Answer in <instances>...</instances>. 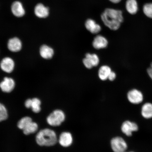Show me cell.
I'll return each mask as SVG.
<instances>
[{"label":"cell","instance_id":"cell-1","mask_svg":"<svg viewBox=\"0 0 152 152\" xmlns=\"http://www.w3.org/2000/svg\"><path fill=\"white\" fill-rule=\"evenodd\" d=\"M101 18L106 26L114 31L119 29L124 20L122 11L112 8L105 9Z\"/></svg>","mask_w":152,"mask_h":152},{"label":"cell","instance_id":"cell-2","mask_svg":"<svg viewBox=\"0 0 152 152\" xmlns=\"http://www.w3.org/2000/svg\"><path fill=\"white\" fill-rule=\"evenodd\" d=\"M36 140L38 145L47 147L54 145L58 141L56 132L49 129H43L38 132Z\"/></svg>","mask_w":152,"mask_h":152},{"label":"cell","instance_id":"cell-3","mask_svg":"<svg viewBox=\"0 0 152 152\" xmlns=\"http://www.w3.org/2000/svg\"><path fill=\"white\" fill-rule=\"evenodd\" d=\"M65 115L64 112L60 110H56L53 111L47 118L48 123L50 126H60L65 120Z\"/></svg>","mask_w":152,"mask_h":152},{"label":"cell","instance_id":"cell-4","mask_svg":"<svg viewBox=\"0 0 152 152\" xmlns=\"http://www.w3.org/2000/svg\"><path fill=\"white\" fill-rule=\"evenodd\" d=\"M111 146L114 152H125L128 147V144L124 139L118 136L112 139Z\"/></svg>","mask_w":152,"mask_h":152},{"label":"cell","instance_id":"cell-5","mask_svg":"<svg viewBox=\"0 0 152 152\" xmlns=\"http://www.w3.org/2000/svg\"><path fill=\"white\" fill-rule=\"evenodd\" d=\"M121 129V132L125 135L131 137L133 133L138 131L139 126L136 123L127 120L122 123Z\"/></svg>","mask_w":152,"mask_h":152},{"label":"cell","instance_id":"cell-6","mask_svg":"<svg viewBox=\"0 0 152 152\" xmlns=\"http://www.w3.org/2000/svg\"><path fill=\"white\" fill-rule=\"evenodd\" d=\"M129 102L134 104H139L144 100V96L141 91L134 89L129 91L127 94Z\"/></svg>","mask_w":152,"mask_h":152},{"label":"cell","instance_id":"cell-7","mask_svg":"<svg viewBox=\"0 0 152 152\" xmlns=\"http://www.w3.org/2000/svg\"><path fill=\"white\" fill-rule=\"evenodd\" d=\"M11 11L13 15L17 18H22L26 14L23 5L18 1H15L12 3L11 6Z\"/></svg>","mask_w":152,"mask_h":152},{"label":"cell","instance_id":"cell-8","mask_svg":"<svg viewBox=\"0 0 152 152\" xmlns=\"http://www.w3.org/2000/svg\"><path fill=\"white\" fill-rule=\"evenodd\" d=\"M15 85V82L12 78L5 77L0 83V88L3 92L9 93L14 90Z\"/></svg>","mask_w":152,"mask_h":152},{"label":"cell","instance_id":"cell-9","mask_svg":"<svg viewBox=\"0 0 152 152\" xmlns=\"http://www.w3.org/2000/svg\"><path fill=\"white\" fill-rule=\"evenodd\" d=\"M0 66L4 72L11 73L14 69L15 62L12 59L9 57H6L1 61Z\"/></svg>","mask_w":152,"mask_h":152},{"label":"cell","instance_id":"cell-10","mask_svg":"<svg viewBox=\"0 0 152 152\" xmlns=\"http://www.w3.org/2000/svg\"><path fill=\"white\" fill-rule=\"evenodd\" d=\"M34 14L36 16L40 18H47L49 14V9L42 4H38L34 8Z\"/></svg>","mask_w":152,"mask_h":152},{"label":"cell","instance_id":"cell-11","mask_svg":"<svg viewBox=\"0 0 152 152\" xmlns=\"http://www.w3.org/2000/svg\"><path fill=\"white\" fill-rule=\"evenodd\" d=\"M41 104V101L37 98L29 99L26 100L25 103V105L26 108H31L32 111L35 113H39L40 111Z\"/></svg>","mask_w":152,"mask_h":152},{"label":"cell","instance_id":"cell-12","mask_svg":"<svg viewBox=\"0 0 152 152\" xmlns=\"http://www.w3.org/2000/svg\"><path fill=\"white\" fill-rule=\"evenodd\" d=\"M85 26L87 30L92 34H96L99 33L102 30L101 26L92 19H88L86 21Z\"/></svg>","mask_w":152,"mask_h":152},{"label":"cell","instance_id":"cell-13","mask_svg":"<svg viewBox=\"0 0 152 152\" xmlns=\"http://www.w3.org/2000/svg\"><path fill=\"white\" fill-rule=\"evenodd\" d=\"M58 141L62 147H69L73 143V137H72L71 133L68 132H64L60 134Z\"/></svg>","mask_w":152,"mask_h":152},{"label":"cell","instance_id":"cell-14","mask_svg":"<svg viewBox=\"0 0 152 152\" xmlns=\"http://www.w3.org/2000/svg\"><path fill=\"white\" fill-rule=\"evenodd\" d=\"M22 43L18 38L15 37L10 39L7 43V48L13 52H18L22 48Z\"/></svg>","mask_w":152,"mask_h":152},{"label":"cell","instance_id":"cell-15","mask_svg":"<svg viewBox=\"0 0 152 152\" xmlns=\"http://www.w3.org/2000/svg\"><path fill=\"white\" fill-rule=\"evenodd\" d=\"M108 41L106 38L101 35L96 36L93 41V47L96 49L106 48L107 46Z\"/></svg>","mask_w":152,"mask_h":152},{"label":"cell","instance_id":"cell-16","mask_svg":"<svg viewBox=\"0 0 152 152\" xmlns=\"http://www.w3.org/2000/svg\"><path fill=\"white\" fill-rule=\"evenodd\" d=\"M140 113L143 118L146 119L152 118V103L147 102L142 106Z\"/></svg>","mask_w":152,"mask_h":152},{"label":"cell","instance_id":"cell-17","mask_svg":"<svg viewBox=\"0 0 152 152\" xmlns=\"http://www.w3.org/2000/svg\"><path fill=\"white\" fill-rule=\"evenodd\" d=\"M39 53L43 58L45 59H50L54 56V50L48 45H43L40 48Z\"/></svg>","mask_w":152,"mask_h":152},{"label":"cell","instance_id":"cell-18","mask_svg":"<svg viewBox=\"0 0 152 152\" xmlns=\"http://www.w3.org/2000/svg\"><path fill=\"white\" fill-rule=\"evenodd\" d=\"M112 72L111 68L107 65L101 66L98 70V77L102 81H105L108 79V77Z\"/></svg>","mask_w":152,"mask_h":152},{"label":"cell","instance_id":"cell-19","mask_svg":"<svg viewBox=\"0 0 152 152\" xmlns=\"http://www.w3.org/2000/svg\"><path fill=\"white\" fill-rule=\"evenodd\" d=\"M126 8L129 14H135L138 10L137 1L136 0H127L126 3Z\"/></svg>","mask_w":152,"mask_h":152},{"label":"cell","instance_id":"cell-20","mask_svg":"<svg viewBox=\"0 0 152 152\" xmlns=\"http://www.w3.org/2000/svg\"><path fill=\"white\" fill-rule=\"evenodd\" d=\"M38 129L37 124L32 121L28 123L22 130L25 134L28 135L37 132Z\"/></svg>","mask_w":152,"mask_h":152},{"label":"cell","instance_id":"cell-21","mask_svg":"<svg viewBox=\"0 0 152 152\" xmlns=\"http://www.w3.org/2000/svg\"><path fill=\"white\" fill-rule=\"evenodd\" d=\"M85 57L88 59L93 67L97 66L99 63V57L96 54L87 53L85 55Z\"/></svg>","mask_w":152,"mask_h":152},{"label":"cell","instance_id":"cell-22","mask_svg":"<svg viewBox=\"0 0 152 152\" xmlns=\"http://www.w3.org/2000/svg\"><path fill=\"white\" fill-rule=\"evenodd\" d=\"M32 121L31 118L28 117H25L23 118L19 121L18 124V128L23 130L26 125Z\"/></svg>","mask_w":152,"mask_h":152},{"label":"cell","instance_id":"cell-23","mask_svg":"<svg viewBox=\"0 0 152 152\" xmlns=\"http://www.w3.org/2000/svg\"><path fill=\"white\" fill-rule=\"evenodd\" d=\"M8 118V113L5 106L0 103V122L4 121Z\"/></svg>","mask_w":152,"mask_h":152},{"label":"cell","instance_id":"cell-24","mask_svg":"<svg viewBox=\"0 0 152 152\" xmlns=\"http://www.w3.org/2000/svg\"><path fill=\"white\" fill-rule=\"evenodd\" d=\"M143 12L146 16L152 18V3L147 4L143 7Z\"/></svg>","mask_w":152,"mask_h":152},{"label":"cell","instance_id":"cell-25","mask_svg":"<svg viewBox=\"0 0 152 152\" xmlns=\"http://www.w3.org/2000/svg\"><path fill=\"white\" fill-rule=\"evenodd\" d=\"M83 63L85 67L87 68V69H91L93 67L92 64L89 61L88 58H86V57L83 59Z\"/></svg>","mask_w":152,"mask_h":152},{"label":"cell","instance_id":"cell-26","mask_svg":"<svg viewBox=\"0 0 152 152\" xmlns=\"http://www.w3.org/2000/svg\"><path fill=\"white\" fill-rule=\"evenodd\" d=\"M116 77V73L115 72L112 71L108 77V79L110 81H113L115 79Z\"/></svg>","mask_w":152,"mask_h":152},{"label":"cell","instance_id":"cell-27","mask_svg":"<svg viewBox=\"0 0 152 152\" xmlns=\"http://www.w3.org/2000/svg\"><path fill=\"white\" fill-rule=\"evenodd\" d=\"M147 72L148 75L152 80V68L151 66L150 68H148Z\"/></svg>","mask_w":152,"mask_h":152},{"label":"cell","instance_id":"cell-28","mask_svg":"<svg viewBox=\"0 0 152 152\" xmlns=\"http://www.w3.org/2000/svg\"><path fill=\"white\" fill-rule=\"evenodd\" d=\"M109 1L112 3L117 4L119 3L121 0H109Z\"/></svg>","mask_w":152,"mask_h":152},{"label":"cell","instance_id":"cell-29","mask_svg":"<svg viewBox=\"0 0 152 152\" xmlns=\"http://www.w3.org/2000/svg\"><path fill=\"white\" fill-rule=\"evenodd\" d=\"M151 67L152 68V62L151 63Z\"/></svg>","mask_w":152,"mask_h":152},{"label":"cell","instance_id":"cell-30","mask_svg":"<svg viewBox=\"0 0 152 152\" xmlns=\"http://www.w3.org/2000/svg\"><path fill=\"white\" fill-rule=\"evenodd\" d=\"M134 152V151H129V152Z\"/></svg>","mask_w":152,"mask_h":152}]
</instances>
